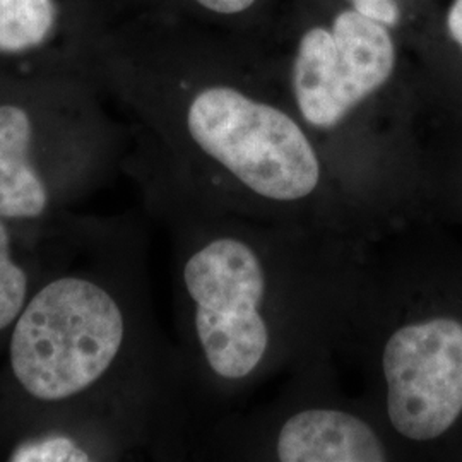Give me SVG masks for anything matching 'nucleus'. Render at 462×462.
<instances>
[{
  "instance_id": "1",
  "label": "nucleus",
  "mask_w": 462,
  "mask_h": 462,
  "mask_svg": "<svg viewBox=\"0 0 462 462\" xmlns=\"http://www.w3.org/2000/svg\"><path fill=\"white\" fill-rule=\"evenodd\" d=\"M137 189L171 244L194 444L267 380L320 355L346 360L374 240L216 211L158 185Z\"/></svg>"
},
{
  "instance_id": "2",
  "label": "nucleus",
  "mask_w": 462,
  "mask_h": 462,
  "mask_svg": "<svg viewBox=\"0 0 462 462\" xmlns=\"http://www.w3.org/2000/svg\"><path fill=\"white\" fill-rule=\"evenodd\" d=\"M89 74L133 116L124 173L209 209L375 240L295 110L116 19Z\"/></svg>"
},
{
  "instance_id": "3",
  "label": "nucleus",
  "mask_w": 462,
  "mask_h": 462,
  "mask_svg": "<svg viewBox=\"0 0 462 462\" xmlns=\"http://www.w3.org/2000/svg\"><path fill=\"white\" fill-rule=\"evenodd\" d=\"M67 404L137 414L158 433V461H187L194 411L177 345L152 310L139 216H83L9 337L0 416Z\"/></svg>"
},
{
  "instance_id": "4",
  "label": "nucleus",
  "mask_w": 462,
  "mask_h": 462,
  "mask_svg": "<svg viewBox=\"0 0 462 462\" xmlns=\"http://www.w3.org/2000/svg\"><path fill=\"white\" fill-rule=\"evenodd\" d=\"M89 70L0 86V217L49 226L124 173L131 129Z\"/></svg>"
},
{
  "instance_id": "5",
  "label": "nucleus",
  "mask_w": 462,
  "mask_h": 462,
  "mask_svg": "<svg viewBox=\"0 0 462 462\" xmlns=\"http://www.w3.org/2000/svg\"><path fill=\"white\" fill-rule=\"evenodd\" d=\"M336 360L320 355L298 365L269 402L209 421L192 461H402L375 404L345 391Z\"/></svg>"
},
{
  "instance_id": "6",
  "label": "nucleus",
  "mask_w": 462,
  "mask_h": 462,
  "mask_svg": "<svg viewBox=\"0 0 462 462\" xmlns=\"http://www.w3.org/2000/svg\"><path fill=\"white\" fill-rule=\"evenodd\" d=\"M396 66L389 28L355 9L341 11L330 30L314 26L301 36L290 70L291 105L317 148L330 139L328 166L353 122L387 91Z\"/></svg>"
},
{
  "instance_id": "7",
  "label": "nucleus",
  "mask_w": 462,
  "mask_h": 462,
  "mask_svg": "<svg viewBox=\"0 0 462 462\" xmlns=\"http://www.w3.org/2000/svg\"><path fill=\"white\" fill-rule=\"evenodd\" d=\"M158 435L137 414L105 404H67L0 416V461L156 459Z\"/></svg>"
},
{
  "instance_id": "8",
  "label": "nucleus",
  "mask_w": 462,
  "mask_h": 462,
  "mask_svg": "<svg viewBox=\"0 0 462 462\" xmlns=\"http://www.w3.org/2000/svg\"><path fill=\"white\" fill-rule=\"evenodd\" d=\"M118 0H0V86L89 70Z\"/></svg>"
},
{
  "instance_id": "9",
  "label": "nucleus",
  "mask_w": 462,
  "mask_h": 462,
  "mask_svg": "<svg viewBox=\"0 0 462 462\" xmlns=\"http://www.w3.org/2000/svg\"><path fill=\"white\" fill-rule=\"evenodd\" d=\"M84 215L49 226H23L0 217V364L34 290L72 245Z\"/></svg>"
},
{
  "instance_id": "10",
  "label": "nucleus",
  "mask_w": 462,
  "mask_h": 462,
  "mask_svg": "<svg viewBox=\"0 0 462 462\" xmlns=\"http://www.w3.org/2000/svg\"><path fill=\"white\" fill-rule=\"evenodd\" d=\"M351 9L364 14L368 19H374L380 24L391 28L399 23V5L396 0H349Z\"/></svg>"
},
{
  "instance_id": "11",
  "label": "nucleus",
  "mask_w": 462,
  "mask_h": 462,
  "mask_svg": "<svg viewBox=\"0 0 462 462\" xmlns=\"http://www.w3.org/2000/svg\"><path fill=\"white\" fill-rule=\"evenodd\" d=\"M187 7L213 16H236L250 9L255 0H180Z\"/></svg>"
},
{
  "instance_id": "12",
  "label": "nucleus",
  "mask_w": 462,
  "mask_h": 462,
  "mask_svg": "<svg viewBox=\"0 0 462 462\" xmlns=\"http://www.w3.org/2000/svg\"><path fill=\"white\" fill-rule=\"evenodd\" d=\"M447 30L462 51V0H454L447 14Z\"/></svg>"
}]
</instances>
